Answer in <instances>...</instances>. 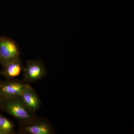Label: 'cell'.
I'll list each match as a JSON object with an SVG mask.
<instances>
[{
  "label": "cell",
  "mask_w": 134,
  "mask_h": 134,
  "mask_svg": "<svg viewBox=\"0 0 134 134\" xmlns=\"http://www.w3.org/2000/svg\"><path fill=\"white\" fill-rule=\"evenodd\" d=\"M13 124L7 119L0 116V134H8L13 130Z\"/></svg>",
  "instance_id": "ba28073f"
},
{
  "label": "cell",
  "mask_w": 134,
  "mask_h": 134,
  "mask_svg": "<svg viewBox=\"0 0 134 134\" xmlns=\"http://www.w3.org/2000/svg\"><path fill=\"white\" fill-rule=\"evenodd\" d=\"M21 97L23 102L32 111H35L38 109L40 105L39 99L30 85H26Z\"/></svg>",
  "instance_id": "5b68a950"
},
{
  "label": "cell",
  "mask_w": 134,
  "mask_h": 134,
  "mask_svg": "<svg viewBox=\"0 0 134 134\" xmlns=\"http://www.w3.org/2000/svg\"><path fill=\"white\" fill-rule=\"evenodd\" d=\"M3 65L4 74L8 77H14L18 76L21 72V65L19 59L12 60Z\"/></svg>",
  "instance_id": "8992f818"
},
{
  "label": "cell",
  "mask_w": 134,
  "mask_h": 134,
  "mask_svg": "<svg viewBox=\"0 0 134 134\" xmlns=\"http://www.w3.org/2000/svg\"><path fill=\"white\" fill-rule=\"evenodd\" d=\"M19 55L17 46L13 40L0 37V61L3 65L19 59Z\"/></svg>",
  "instance_id": "6da1fadb"
},
{
  "label": "cell",
  "mask_w": 134,
  "mask_h": 134,
  "mask_svg": "<svg viewBox=\"0 0 134 134\" xmlns=\"http://www.w3.org/2000/svg\"><path fill=\"white\" fill-rule=\"evenodd\" d=\"M6 105V109L8 112L13 117L19 120L28 121L31 119V110H30L21 100L10 98Z\"/></svg>",
  "instance_id": "7a4b0ae2"
},
{
  "label": "cell",
  "mask_w": 134,
  "mask_h": 134,
  "mask_svg": "<svg viewBox=\"0 0 134 134\" xmlns=\"http://www.w3.org/2000/svg\"><path fill=\"white\" fill-rule=\"evenodd\" d=\"M24 76L30 81H35L41 79L45 74V69L42 63L39 61H29L24 69Z\"/></svg>",
  "instance_id": "3957f363"
},
{
  "label": "cell",
  "mask_w": 134,
  "mask_h": 134,
  "mask_svg": "<svg viewBox=\"0 0 134 134\" xmlns=\"http://www.w3.org/2000/svg\"><path fill=\"white\" fill-rule=\"evenodd\" d=\"M26 85L19 82H10L1 85L0 92L8 98L21 97Z\"/></svg>",
  "instance_id": "277c9868"
},
{
  "label": "cell",
  "mask_w": 134,
  "mask_h": 134,
  "mask_svg": "<svg viewBox=\"0 0 134 134\" xmlns=\"http://www.w3.org/2000/svg\"><path fill=\"white\" fill-rule=\"evenodd\" d=\"M25 132L31 134H49L52 132V130L47 124L38 123L27 126L25 129Z\"/></svg>",
  "instance_id": "52a82bcc"
}]
</instances>
